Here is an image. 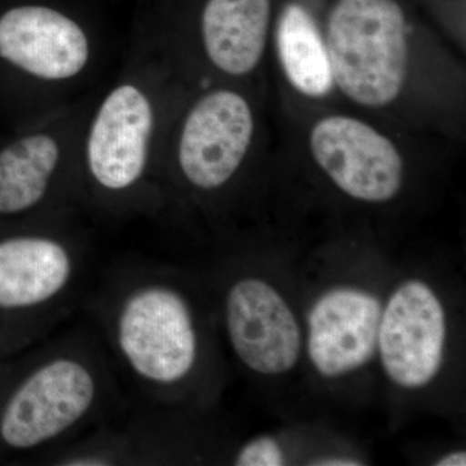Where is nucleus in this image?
<instances>
[{
    "label": "nucleus",
    "mask_w": 466,
    "mask_h": 466,
    "mask_svg": "<svg viewBox=\"0 0 466 466\" xmlns=\"http://www.w3.org/2000/svg\"><path fill=\"white\" fill-rule=\"evenodd\" d=\"M327 51L334 82L355 103H392L406 82V17L394 0H339L328 21Z\"/></svg>",
    "instance_id": "0eeeda50"
},
{
    "label": "nucleus",
    "mask_w": 466,
    "mask_h": 466,
    "mask_svg": "<svg viewBox=\"0 0 466 466\" xmlns=\"http://www.w3.org/2000/svg\"><path fill=\"white\" fill-rule=\"evenodd\" d=\"M171 58L147 18L115 81L97 91L79 149L85 210L137 216L150 214L162 201V148L177 106Z\"/></svg>",
    "instance_id": "f257e3e1"
},
{
    "label": "nucleus",
    "mask_w": 466,
    "mask_h": 466,
    "mask_svg": "<svg viewBox=\"0 0 466 466\" xmlns=\"http://www.w3.org/2000/svg\"><path fill=\"white\" fill-rule=\"evenodd\" d=\"M283 451L274 438L260 437L245 444L238 453V466H280L284 465Z\"/></svg>",
    "instance_id": "2eb2a0df"
},
{
    "label": "nucleus",
    "mask_w": 466,
    "mask_h": 466,
    "mask_svg": "<svg viewBox=\"0 0 466 466\" xmlns=\"http://www.w3.org/2000/svg\"><path fill=\"white\" fill-rule=\"evenodd\" d=\"M76 217L0 229V328L34 339L73 296L86 265Z\"/></svg>",
    "instance_id": "423d86ee"
},
{
    "label": "nucleus",
    "mask_w": 466,
    "mask_h": 466,
    "mask_svg": "<svg viewBox=\"0 0 466 466\" xmlns=\"http://www.w3.org/2000/svg\"><path fill=\"white\" fill-rule=\"evenodd\" d=\"M435 465H438V466H465L466 465V453L461 452V451H459V452L449 453V455L444 456V458L438 460V461L435 462Z\"/></svg>",
    "instance_id": "f3484780"
},
{
    "label": "nucleus",
    "mask_w": 466,
    "mask_h": 466,
    "mask_svg": "<svg viewBox=\"0 0 466 466\" xmlns=\"http://www.w3.org/2000/svg\"><path fill=\"white\" fill-rule=\"evenodd\" d=\"M32 343V339L26 337L0 328V361L29 348Z\"/></svg>",
    "instance_id": "dca6fc26"
},
{
    "label": "nucleus",
    "mask_w": 466,
    "mask_h": 466,
    "mask_svg": "<svg viewBox=\"0 0 466 466\" xmlns=\"http://www.w3.org/2000/svg\"><path fill=\"white\" fill-rule=\"evenodd\" d=\"M309 147L321 170L357 200L386 202L400 191V153L372 126L351 116H327L312 127Z\"/></svg>",
    "instance_id": "1a4fd4ad"
},
{
    "label": "nucleus",
    "mask_w": 466,
    "mask_h": 466,
    "mask_svg": "<svg viewBox=\"0 0 466 466\" xmlns=\"http://www.w3.org/2000/svg\"><path fill=\"white\" fill-rule=\"evenodd\" d=\"M97 91L26 122L0 144V223L76 216L82 198V131Z\"/></svg>",
    "instance_id": "39448f33"
},
{
    "label": "nucleus",
    "mask_w": 466,
    "mask_h": 466,
    "mask_svg": "<svg viewBox=\"0 0 466 466\" xmlns=\"http://www.w3.org/2000/svg\"><path fill=\"white\" fill-rule=\"evenodd\" d=\"M106 56L99 27L57 0H27L0 14V66L16 81L26 122L94 91Z\"/></svg>",
    "instance_id": "7ed1b4c3"
},
{
    "label": "nucleus",
    "mask_w": 466,
    "mask_h": 466,
    "mask_svg": "<svg viewBox=\"0 0 466 466\" xmlns=\"http://www.w3.org/2000/svg\"><path fill=\"white\" fill-rule=\"evenodd\" d=\"M110 395L106 363L82 341L0 361V461L69 440L103 415Z\"/></svg>",
    "instance_id": "f03ea898"
},
{
    "label": "nucleus",
    "mask_w": 466,
    "mask_h": 466,
    "mask_svg": "<svg viewBox=\"0 0 466 466\" xmlns=\"http://www.w3.org/2000/svg\"><path fill=\"white\" fill-rule=\"evenodd\" d=\"M314 465H325V466H357L361 465L357 460L348 458H332L324 459L321 461L315 462Z\"/></svg>",
    "instance_id": "a211bd4d"
},
{
    "label": "nucleus",
    "mask_w": 466,
    "mask_h": 466,
    "mask_svg": "<svg viewBox=\"0 0 466 466\" xmlns=\"http://www.w3.org/2000/svg\"><path fill=\"white\" fill-rule=\"evenodd\" d=\"M446 315L433 290L407 281L389 299L380 320L379 346L383 370L404 389L433 381L443 361Z\"/></svg>",
    "instance_id": "9d476101"
},
{
    "label": "nucleus",
    "mask_w": 466,
    "mask_h": 466,
    "mask_svg": "<svg viewBox=\"0 0 466 466\" xmlns=\"http://www.w3.org/2000/svg\"><path fill=\"white\" fill-rule=\"evenodd\" d=\"M278 50L288 79L309 97L332 91L334 78L327 46L317 24L299 5H289L279 21Z\"/></svg>",
    "instance_id": "4468645a"
},
{
    "label": "nucleus",
    "mask_w": 466,
    "mask_h": 466,
    "mask_svg": "<svg viewBox=\"0 0 466 466\" xmlns=\"http://www.w3.org/2000/svg\"><path fill=\"white\" fill-rule=\"evenodd\" d=\"M100 314L116 361L148 400L177 388L198 367L200 334L191 303L150 267L118 276Z\"/></svg>",
    "instance_id": "20e7f679"
},
{
    "label": "nucleus",
    "mask_w": 466,
    "mask_h": 466,
    "mask_svg": "<svg viewBox=\"0 0 466 466\" xmlns=\"http://www.w3.org/2000/svg\"><path fill=\"white\" fill-rule=\"evenodd\" d=\"M225 320L233 351L254 372L283 375L299 361V323L283 297L265 281L247 278L232 284Z\"/></svg>",
    "instance_id": "9b49d317"
},
{
    "label": "nucleus",
    "mask_w": 466,
    "mask_h": 466,
    "mask_svg": "<svg viewBox=\"0 0 466 466\" xmlns=\"http://www.w3.org/2000/svg\"><path fill=\"white\" fill-rule=\"evenodd\" d=\"M381 303L357 288H336L323 294L309 317V355L318 372L339 377L354 372L377 349Z\"/></svg>",
    "instance_id": "f8f14e48"
},
{
    "label": "nucleus",
    "mask_w": 466,
    "mask_h": 466,
    "mask_svg": "<svg viewBox=\"0 0 466 466\" xmlns=\"http://www.w3.org/2000/svg\"><path fill=\"white\" fill-rule=\"evenodd\" d=\"M175 116L177 121L173 113L162 148L159 186L175 175L195 192L225 188L250 149V104L240 92L222 86L202 91Z\"/></svg>",
    "instance_id": "6e6552de"
},
{
    "label": "nucleus",
    "mask_w": 466,
    "mask_h": 466,
    "mask_svg": "<svg viewBox=\"0 0 466 466\" xmlns=\"http://www.w3.org/2000/svg\"><path fill=\"white\" fill-rule=\"evenodd\" d=\"M269 12V0H205L198 36L208 66L232 78L253 72L265 51Z\"/></svg>",
    "instance_id": "ddd939ff"
}]
</instances>
